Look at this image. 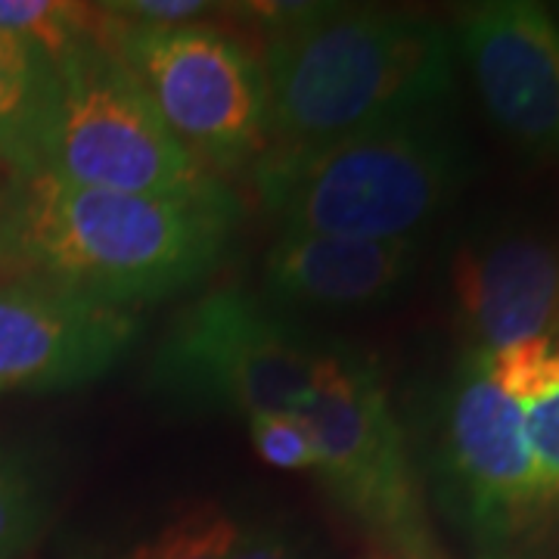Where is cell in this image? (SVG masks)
Here are the masks:
<instances>
[{
    "mask_svg": "<svg viewBox=\"0 0 559 559\" xmlns=\"http://www.w3.org/2000/svg\"><path fill=\"white\" fill-rule=\"evenodd\" d=\"M532 457L538 466L544 498L559 516V392L550 399L522 407Z\"/></svg>",
    "mask_w": 559,
    "mask_h": 559,
    "instance_id": "19",
    "label": "cell"
},
{
    "mask_svg": "<svg viewBox=\"0 0 559 559\" xmlns=\"http://www.w3.org/2000/svg\"><path fill=\"white\" fill-rule=\"evenodd\" d=\"M240 522L215 503H202L162 525L124 559H227Z\"/></svg>",
    "mask_w": 559,
    "mask_h": 559,
    "instance_id": "16",
    "label": "cell"
},
{
    "mask_svg": "<svg viewBox=\"0 0 559 559\" xmlns=\"http://www.w3.org/2000/svg\"><path fill=\"white\" fill-rule=\"evenodd\" d=\"M367 559H401V557H395V554H373V557H367Z\"/></svg>",
    "mask_w": 559,
    "mask_h": 559,
    "instance_id": "22",
    "label": "cell"
},
{
    "mask_svg": "<svg viewBox=\"0 0 559 559\" xmlns=\"http://www.w3.org/2000/svg\"><path fill=\"white\" fill-rule=\"evenodd\" d=\"M47 520V485L35 466L0 448V559L28 547Z\"/></svg>",
    "mask_w": 559,
    "mask_h": 559,
    "instance_id": "17",
    "label": "cell"
},
{
    "mask_svg": "<svg viewBox=\"0 0 559 559\" xmlns=\"http://www.w3.org/2000/svg\"><path fill=\"white\" fill-rule=\"evenodd\" d=\"M57 69L0 35V162L13 178L38 175Z\"/></svg>",
    "mask_w": 559,
    "mask_h": 559,
    "instance_id": "14",
    "label": "cell"
},
{
    "mask_svg": "<svg viewBox=\"0 0 559 559\" xmlns=\"http://www.w3.org/2000/svg\"><path fill=\"white\" fill-rule=\"evenodd\" d=\"M116 57L171 134L218 178L267 150V79L246 38L205 20L162 28L128 22Z\"/></svg>",
    "mask_w": 559,
    "mask_h": 559,
    "instance_id": "7",
    "label": "cell"
},
{
    "mask_svg": "<svg viewBox=\"0 0 559 559\" xmlns=\"http://www.w3.org/2000/svg\"><path fill=\"white\" fill-rule=\"evenodd\" d=\"M476 355V352H473ZM485 377L520 407L559 392V336H532L476 355Z\"/></svg>",
    "mask_w": 559,
    "mask_h": 559,
    "instance_id": "15",
    "label": "cell"
},
{
    "mask_svg": "<svg viewBox=\"0 0 559 559\" xmlns=\"http://www.w3.org/2000/svg\"><path fill=\"white\" fill-rule=\"evenodd\" d=\"M227 559H311L289 528L280 522H255L240 525V535L234 540Z\"/></svg>",
    "mask_w": 559,
    "mask_h": 559,
    "instance_id": "20",
    "label": "cell"
},
{
    "mask_svg": "<svg viewBox=\"0 0 559 559\" xmlns=\"http://www.w3.org/2000/svg\"><path fill=\"white\" fill-rule=\"evenodd\" d=\"M140 333L138 314L47 280L0 283V395L103 380Z\"/></svg>",
    "mask_w": 559,
    "mask_h": 559,
    "instance_id": "10",
    "label": "cell"
},
{
    "mask_svg": "<svg viewBox=\"0 0 559 559\" xmlns=\"http://www.w3.org/2000/svg\"><path fill=\"white\" fill-rule=\"evenodd\" d=\"M460 57L488 121L528 159L559 162V16L532 0L463 10Z\"/></svg>",
    "mask_w": 559,
    "mask_h": 559,
    "instance_id": "9",
    "label": "cell"
},
{
    "mask_svg": "<svg viewBox=\"0 0 559 559\" xmlns=\"http://www.w3.org/2000/svg\"><path fill=\"white\" fill-rule=\"evenodd\" d=\"M267 150L318 146L436 112L454 87V40L404 10L296 3L264 32Z\"/></svg>",
    "mask_w": 559,
    "mask_h": 559,
    "instance_id": "2",
    "label": "cell"
},
{
    "mask_svg": "<svg viewBox=\"0 0 559 559\" xmlns=\"http://www.w3.org/2000/svg\"><path fill=\"white\" fill-rule=\"evenodd\" d=\"M323 345L261 296L212 289L165 326L143 385L193 411L246 419L299 414L311 399Z\"/></svg>",
    "mask_w": 559,
    "mask_h": 559,
    "instance_id": "5",
    "label": "cell"
},
{
    "mask_svg": "<svg viewBox=\"0 0 559 559\" xmlns=\"http://www.w3.org/2000/svg\"><path fill=\"white\" fill-rule=\"evenodd\" d=\"M112 10L131 25H187L209 16V3L200 0H131V3H112Z\"/></svg>",
    "mask_w": 559,
    "mask_h": 559,
    "instance_id": "21",
    "label": "cell"
},
{
    "mask_svg": "<svg viewBox=\"0 0 559 559\" xmlns=\"http://www.w3.org/2000/svg\"><path fill=\"white\" fill-rule=\"evenodd\" d=\"M240 202H190L13 178L0 200V267L116 308L162 301L212 277Z\"/></svg>",
    "mask_w": 559,
    "mask_h": 559,
    "instance_id": "1",
    "label": "cell"
},
{
    "mask_svg": "<svg viewBox=\"0 0 559 559\" xmlns=\"http://www.w3.org/2000/svg\"><path fill=\"white\" fill-rule=\"evenodd\" d=\"M419 240L277 234L264 255L261 299L271 308L355 314L399 299L417 277Z\"/></svg>",
    "mask_w": 559,
    "mask_h": 559,
    "instance_id": "12",
    "label": "cell"
},
{
    "mask_svg": "<svg viewBox=\"0 0 559 559\" xmlns=\"http://www.w3.org/2000/svg\"><path fill=\"white\" fill-rule=\"evenodd\" d=\"M38 171L91 190L237 202L234 190L171 134L131 69L94 44L57 66Z\"/></svg>",
    "mask_w": 559,
    "mask_h": 559,
    "instance_id": "4",
    "label": "cell"
},
{
    "mask_svg": "<svg viewBox=\"0 0 559 559\" xmlns=\"http://www.w3.org/2000/svg\"><path fill=\"white\" fill-rule=\"evenodd\" d=\"M246 423H249L252 448L267 466H277L286 473H305V469L314 473L318 451L299 414H255Z\"/></svg>",
    "mask_w": 559,
    "mask_h": 559,
    "instance_id": "18",
    "label": "cell"
},
{
    "mask_svg": "<svg viewBox=\"0 0 559 559\" xmlns=\"http://www.w3.org/2000/svg\"><path fill=\"white\" fill-rule=\"evenodd\" d=\"M124 25L128 22L112 10V3L0 0V35L32 50L50 69L62 66L87 44L116 53Z\"/></svg>",
    "mask_w": 559,
    "mask_h": 559,
    "instance_id": "13",
    "label": "cell"
},
{
    "mask_svg": "<svg viewBox=\"0 0 559 559\" xmlns=\"http://www.w3.org/2000/svg\"><path fill=\"white\" fill-rule=\"evenodd\" d=\"M439 479L485 559H513L559 528L544 498L525 414L469 352L441 401Z\"/></svg>",
    "mask_w": 559,
    "mask_h": 559,
    "instance_id": "8",
    "label": "cell"
},
{
    "mask_svg": "<svg viewBox=\"0 0 559 559\" xmlns=\"http://www.w3.org/2000/svg\"><path fill=\"white\" fill-rule=\"evenodd\" d=\"M299 417L318 451V479L382 554L441 559L417 466L380 367L348 345L326 342Z\"/></svg>",
    "mask_w": 559,
    "mask_h": 559,
    "instance_id": "6",
    "label": "cell"
},
{
    "mask_svg": "<svg viewBox=\"0 0 559 559\" xmlns=\"http://www.w3.org/2000/svg\"><path fill=\"white\" fill-rule=\"evenodd\" d=\"M469 175L444 109L385 121L318 146H271L252 165L280 234L419 240Z\"/></svg>",
    "mask_w": 559,
    "mask_h": 559,
    "instance_id": "3",
    "label": "cell"
},
{
    "mask_svg": "<svg viewBox=\"0 0 559 559\" xmlns=\"http://www.w3.org/2000/svg\"><path fill=\"white\" fill-rule=\"evenodd\" d=\"M451 296L476 355L559 336V224L507 218L473 230L451 261Z\"/></svg>",
    "mask_w": 559,
    "mask_h": 559,
    "instance_id": "11",
    "label": "cell"
}]
</instances>
